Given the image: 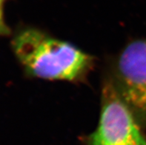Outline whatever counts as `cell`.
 Masks as SVG:
<instances>
[{
    "label": "cell",
    "mask_w": 146,
    "mask_h": 145,
    "mask_svg": "<svg viewBox=\"0 0 146 145\" xmlns=\"http://www.w3.org/2000/svg\"><path fill=\"white\" fill-rule=\"evenodd\" d=\"M15 55L28 73L50 80L74 81L91 68L93 59L70 43L28 28L15 36Z\"/></svg>",
    "instance_id": "obj_1"
},
{
    "label": "cell",
    "mask_w": 146,
    "mask_h": 145,
    "mask_svg": "<svg viewBox=\"0 0 146 145\" xmlns=\"http://www.w3.org/2000/svg\"><path fill=\"white\" fill-rule=\"evenodd\" d=\"M90 145H146L130 107L112 83L105 85L102 110Z\"/></svg>",
    "instance_id": "obj_2"
},
{
    "label": "cell",
    "mask_w": 146,
    "mask_h": 145,
    "mask_svg": "<svg viewBox=\"0 0 146 145\" xmlns=\"http://www.w3.org/2000/svg\"><path fill=\"white\" fill-rule=\"evenodd\" d=\"M115 87L130 108L146 113V39L132 42L119 55Z\"/></svg>",
    "instance_id": "obj_3"
},
{
    "label": "cell",
    "mask_w": 146,
    "mask_h": 145,
    "mask_svg": "<svg viewBox=\"0 0 146 145\" xmlns=\"http://www.w3.org/2000/svg\"><path fill=\"white\" fill-rule=\"evenodd\" d=\"M2 5L0 4V35H7L9 33V28L6 25L5 22L4 21L3 10H2Z\"/></svg>",
    "instance_id": "obj_4"
},
{
    "label": "cell",
    "mask_w": 146,
    "mask_h": 145,
    "mask_svg": "<svg viewBox=\"0 0 146 145\" xmlns=\"http://www.w3.org/2000/svg\"><path fill=\"white\" fill-rule=\"evenodd\" d=\"M5 2V0H0V4H2V5H3V2Z\"/></svg>",
    "instance_id": "obj_5"
}]
</instances>
